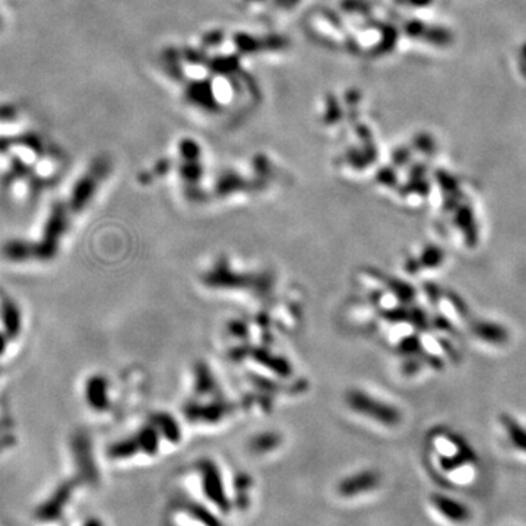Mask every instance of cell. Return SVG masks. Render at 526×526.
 Segmentation results:
<instances>
[{
    "mask_svg": "<svg viewBox=\"0 0 526 526\" xmlns=\"http://www.w3.org/2000/svg\"><path fill=\"white\" fill-rule=\"evenodd\" d=\"M383 317L389 322H409V309L408 307H397L392 310L383 312Z\"/></svg>",
    "mask_w": 526,
    "mask_h": 526,
    "instance_id": "5bb4252c",
    "label": "cell"
},
{
    "mask_svg": "<svg viewBox=\"0 0 526 526\" xmlns=\"http://www.w3.org/2000/svg\"><path fill=\"white\" fill-rule=\"evenodd\" d=\"M469 329L478 338V340L492 345H503L509 340V332L499 323L488 321H473Z\"/></svg>",
    "mask_w": 526,
    "mask_h": 526,
    "instance_id": "8992f818",
    "label": "cell"
},
{
    "mask_svg": "<svg viewBox=\"0 0 526 526\" xmlns=\"http://www.w3.org/2000/svg\"><path fill=\"white\" fill-rule=\"evenodd\" d=\"M66 210L63 205H56L51 210V214L49 217L46 230L43 233V240L37 244V250H39V257L49 259L54 250H56V243H58L59 237L63 233V225L66 222Z\"/></svg>",
    "mask_w": 526,
    "mask_h": 526,
    "instance_id": "277c9868",
    "label": "cell"
},
{
    "mask_svg": "<svg viewBox=\"0 0 526 526\" xmlns=\"http://www.w3.org/2000/svg\"><path fill=\"white\" fill-rule=\"evenodd\" d=\"M455 225L461 230L466 248H475L478 243V227L469 205H459L455 210Z\"/></svg>",
    "mask_w": 526,
    "mask_h": 526,
    "instance_id": "5b68a950",
    "label": "cell"
},
{
    "mask_svg": "<svg viewBox=\"0 0 526 526\" xmlns=\"http://www.w3.org/2000/svg\"><path fill=\"white\" fill-rule=\"evenodd\" d=\"M11 21V13H9V4L6 0H0V34H4L8 28Z\"/></svg>",
    "mask_w": 526,
    "mask_h": 526,
    "instance_id": "ac0fdd59",
    "label": "cell"
},
{
    "mask_svg": "<svg viewBox=\"0 0 526 526\" xmlns=\"http://www.w3.org/2000/svg\"><path fill=\"white\" fill-rule=\"evenodd\" d=\"M379 180L385 184H392L393 180H394V174L390 170H386V168H385V170H382L379 173Z\"/></svg>",
    "mask_w": 526,
    "mask_h": 526,
    "instance_id": "ffe728a7",
    "label": "cell"
},
{
    "mask_svg": "<svg viewBox=\"0 0 526 526\" xmlns=\"http://www.w3.org/2000/svg\"><path fill=\"white\" fill-rule=\"evenodd\" d=\"M409 322L417 329L427 331L428 329V319L423 309L420 307H409Z\"/></svg>",
    "mask_w": 526,
    "mask_h": 526,
    "instance_id": "4fadbf2b",
    "label": "cell"
},
{
    "mask_svg": "<svg viewBox=\"0 0 526 526\" xmlns=\"http://www.w3.org/2000/svg\"><path fill=\"white\" fill-rule=\"evenodd\" d=\"M423 366H424V361L420 359L418 355L408 357V360L402 366V373L406 376H414Z\"/></svg>",
    "mask_w": 526,
    "mask_h": 526,
    "instance_id": "2e32d148",
    "label": "cell"
},
{
    "mask_svg": "<svg viewBox=\"0 0 526 526\" xmlns=\"http://www.w3.org/2000/svg\"><path fill=\"white\" fill-rule=\"evenodd\" d=\"M446 297H447L449 302L452 303V306L455 307V310L461 314V317H468V316H469V309H468V306L465 304V302H463V300H462L458 294H455V293H452V291H449V293L446 294Z\"/></svg>",
    "mask_w": 526,
    "mask_h": 526,
    "instance_id": "9a60e30c",
    "label": "cell"
},
{
    "mask_svg": "<svg viewBox=\"0 0 526 526\" xmlns=\"http://www.w3.org/2000/svg\"><path fill=\"white\" fill-rule=\"evenodd\" d=\"M501 424L504 425L507 435H509V439L513 443V446H516L518 449L526 452V430L515 418H512L509 416L501 417Z\"/></svg>",
    "mask_w": 526,
    "mask_h": 526,
    "instance_id": "9c48e42d",
    "label": "cell"
},
{
    "mask_svg": "<svg viewBox=\"0 0 526 526\" xmlns=\"http://www.w3.org/2000/svg\"><path fill=\"white\" fill-rule=\"evenodd\" d=\"M424 288H425V294H427V297L430 300V303L437 306L440 303V298H442L440 290L435 284H425Z\"/></svg>",
    "mask_w": 526,
    "mask_h": 526,
    "instance_id": "d6986e66",
    "label": "cell"
},
{
    "mask_svg": "<svg viewBox=\"0 0 526 526\" xmlns=\"http://www.w3.org/2000/svg\"><path fill=\"white\" fill-rule=\"evenodd\" d=\"M154 78L186 119L200 129L233 132L263 104L253 66L195 43H162L149 59Z\"/></svg>",
    "mask_w": 526,
    "mask_h": 526,
    "instance_id": "6da1fadb",
    "label": "cell"
},
{
    "mask_svg": "<svg viewBox=\"0 0 526 526\" xmlns=\"http://www.w3.org/2000/svg\"><path fill=\"white\" fill-rule=\"evenodd\" d=\"M191 39L205 49L227 54L253 68L283 62L293 51L290 37L274 28L214 25L198 31Z\"/></svg>",
    "mask_w": 526,
    "mask_h": 526,
    "instance_id": "7a4b0ae2",
    "label": "cell"
},
{
    "mask_svg": "<svg viewBox=\"0 0 526 526\" xmlns=\"http://www.w3.org/2000/svg\"><path fill=\"white\" fill-rule=\"evenodd\" d=\"M0 317H2L4 329L8 338H16L21 333V329H23L21 310L16 306L13 300L9 298L8 295H2V300H0Z\"/></svg>",
    "mask_w": 526,
    "mask_h": 526,
    "instance_id": "52a82bcc",
    "label": "cell"
},
{
    "mask_svg": "<svg viewBox=\"0 0 526 526\" xmlns=\"http://www.w3.org/2000/svg\"><path fill=\"white\" fill-rule=\"evenodd\" d=\"M4 253L8 259L13 262H25L30 259H37L39 256V250H37V244L30 243L27 240H11L5 244Z\"/></svg>",
    "mask_w": 526,
    "mask_h": 526,
    "instance_id": "ba28073f",
    "label": "cell"
},
{
    "mask_svg": "<svg viewBox=\"0 0 526 526\" xmlns=\"http://www.w3.org/2000/svg\"><path fill=\"white\" fill-rule=\"evenodd\" d=\"M347 401L349 406L354 408V411L360 412V414H364L370 418H374L376 421H379L385 425H389V427L398 425L402 420V416L398 408L385 404L382 401L373 399L364 392H360V390L349 392Z\"/></svg>",
    "mask_w": 526,
    "mask_h": 526,
    "instance_id": "3957f363",
    "label": "cell"
},
{
    "mask_svg": "<svg viewBox=\"0 0 526 526\" xmlns=\"http://www.w3.org/2000/svg\"><path fill=\"white\" fill-rule=\"evenodd\" d=\"M6 333H2L0 332V355H2L5 352V348H6Z\"/></svg>",
    "mask_w": 526,
    "mask_h": 526,
    "instance_id": "7402d4cb",
    "label": "cell"
},
{
    "mask_svg": "<svg viewBox=\"0 0 526 526\" xmlns=\"http://www.w3.org/2000/svg\"><path fill=\"white\" fill-rule=\"evenodd\" d=\"M421 269H435L440 267L444 260V252L437 244H428L417 257Z\"/></svg>",
    "mask_w": 526,
    "mask_h": 526,
    "instance_id": "30bf717a",
    "label": "cell"
},
{
    "mask_svg": "<svg viewBox=\"0 0 526 526\" xmlns=\"http://www.w3.org/2000/svg\"><path fill=\"white\" fill-rule=\"evenodd\" d=\"M431 323L435 325L436 329L443 331V332H446V333H456V329L454 328L452 322H450L449 319H446V317L442 316V314H436V316L433 317V321H431Z\"/></svg>",
    "mask_w": 526,
    "mask_h": 526,
    "instance_id": "e0dca14e",
    "label": "cell"
},
{
    "mask_svg": "<svg viewBox=\"0 0 526 526\" xmlns=\"http://www.w3.org/2000/svg\"><path fill=\"white\" fill-rule=\"evenodd\" d=\"M385 283H386V286L389 287V290H390L394 295H397L399 302L404 303V304L411 303L412 300H414L416 295H417L416 288L412 287V286H409V284H406V283H404V281H401V279H397V278H386V279H385Z\"/></svg>",
    "mask_w": 526,
    "mask_h": 526,
    "instance_id": "8fae6325",
    "label": "cell"
},
{
    "mask_svg": "<svg viewBox=\"0 0 526 526\" xmlns=\"http://www.w3.org/2000/svg\"><path fill=\"white\" fill-rule=\"evenodd\" d=\"M440 345L443 347V349L450 355V357H452V359H455V351H454V348L452 347H450V344L447 342V341H443V340H440Z\"/></svg>",
    "mask_w": 526,
    "mask_h": 526,
    "instance_id": "44dd1931",
    "label": "cell"
},
{
    "mask_svg": "<svg viewBox=\"0 0 526 526\" xmlns=\"http://www.w3.org/2000/svg\"><path fill=\"white\" fill-rule=\"evenodd\" d=\"M398 351H399V354L406 355V357L420 355L421 351H423V348H421V342L418 340V336L417 335H411V336L404 338V340L401 341V344L398 345Z\"/></svg>",
    "mask_w": 526,
    "mask_h": 526,
    "instance_id": "7c38bea8",
    "label": "cell"
}]
</instances>
